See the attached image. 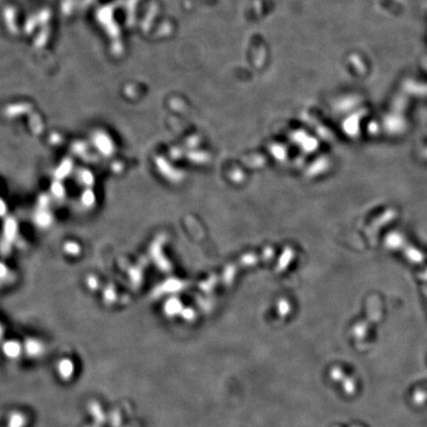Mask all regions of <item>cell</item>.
Here are the masks:
<instances>
[{"instance_id":"1","label":"cell","mask_w":427,"mask_h":427,"mask_svg":"<svg viewBox=\"0 0 427 427\" xmlns=\"http://www.w3.org/2000/svg\"><path fill=\"white\" fill-rule=\"evenodd\" d=\"M27 353L29 356L31 357H39L40 355H42V353L44 352L45 348L43 346V344L37 340H30L26 343V348H25Z\"/></svg>"},{"instance_id":"3","label":"cell","mask_w":427,"mask_h":427,"mask_svg":"<svg viewBox=\"0 0 427 427\" xmlns=\"http://www.w3.org/2000/svg\"><path fill=\"white\" fill-rule=\"evenodd\" d=\"M1 334H2V327H1V325H0V336H1Z\"/></svg>"},{"instance_id":"2","label":"cell","mask_w":427,"mask_h":427,"mask_svg":"<svg viewBox=\"0 0 427 427\" xmlns=\"http://www.w3.org/2000/svg\"><path fill=\"white\" fill-rule=\"evenodd\" d=\"M21 351H22V346L17 341L16 342L9 341L4 346L5 354L7 355V357H10V358L19 357V354Z\"/></svg>"}]
</instances>
